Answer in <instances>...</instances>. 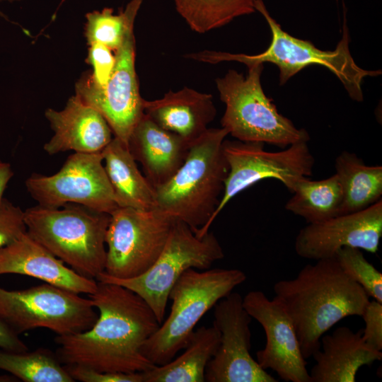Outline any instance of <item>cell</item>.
<instances>
[{
    "label": "cell",
    "instance_id": "obj_1",
    "mask_svg": "<svg viewBox=\"0 0 382 382\" xmlns=\"http://www.w3.org/2000/svg\"><path fill=\"white\" fill-rule=\"evenodd\" d=\"M88 296L98 318L87 330L57 335L59 361L103 372H142L156 366L141 352L161 325L149 305L131 290L112 283L98 282Z\"/></svg>",
    "mask_w": 382,
    "mask_h": 382
},
{
    "label": "cell",
    "instance_id": "obj_2",
    "mask_svg": "<svg viewBox=\"0 0 382 382\" xmlns=\"http://www.w3.org/2000/svg\"><path fill=\"white\" fill-rule=\"evenodd\" d=\"M273 290L293 322L306 359L319 349L328 330L345 318L361 316L369 301L335 257L305 265L294 279L277 282Z\"/></svg>",
    "mask_w": 382,
    "mask_h": 382
},
{
    "label": "cell",
    "instance_id": "obj_3",
    "mask_svg": "<svg viewBox=\"0 0 382 382\" xmlns=\"http://www.w3.org/2000/svg\"><path fill=\"white\" fill-rule=\"evenodd\" d=\"M228 134L223 127L208 128L190 144L175 175L154 188L156 208L185 223L199 236L209 231L224 192L228 166L223 142Z\"/></svg>",
    "mask_w": 382,
    "mask_h": 382
},
{
    "label": "cell",
    "instance_id": "obj_4",
    "mask_svg": "<svg viewBox=\"0 0 382 382\" xmlns=\"http://www.w3.org/2000/svg\"><path fill=\"white\" fill-rule=\"evenodd\" d=\"M255 9L264 16L270 28L272 40L265 51L255 55H248L204 50L188 54L185 57L209 64L236 61L245 64L248 67L270 62L279 68L280 85L284 84L303 68L320 65L332 72L342 82L349 97L359 102L363 100L361 84L364 79L381 74L378 70L363 69L355 63L349 48V35L345 20L342 37L335 50L323 51L315 47L311 42L294 37L284 31L270 16L262 0H255Z\"/></svg>",
    "mask_w": 382,
    "mask_h": 382
},
{
    "label": "cell",
    "instance_id": "obj_5",
    "mask_svg": "<svg viewBox=\"0 0 382 382\" xmlns=\"http://www.w3.org/2000/svg\"><path fill=\"white\" fill-rule=\"evenodd\" d=\"M27 233L79 274L96 279L105 270L110 214L77 204H37L24 211Z\"/></svg>",
    "mask_w": 382,
    "mask_h": 382
},
{
    "label": "cell",
    "instance_id": "obj_6",
    "mask_svg": "<svg viewBox=\"0 0 382 382\" xmlns=\"http://www.w3.org/2000/svg\"><path fill=\"white\" fill-rule=\"evenodd\" d=\"M246 278L238 269L185 271L170 290V314L144 343L143 355L156 366L171 361L186 347L203 316Z\"/></svg>",
    "mask_w": 382,
    "mask_h": 382
},
{
    "label": "cell",
    "instance_id": "obj_7",
    "mask_svg": "<svg viewBox=\"0 0 382 382\" xmlns=\"http://www.w3.org/2000/svg\"><path fill=\"white\" fill-rule=\"evenodd\" d=\"M246 76L230 69L216 80L221 100L226 109L221 127L238 141L262 142L286 147L297 142H308L304 129L279 113L272 100L262 88L263 64L248 66Z\"/></svg>",
    "mask_w": 382,
    "mask_h": 382
},
{
    "label": "cell",
    "instance_id": "obj_8",
    "mask_svg": "<svg viewBox=\"0 0 382 382\" xmlns=\"http://www.w3.org/2000/svg\"><path fill=\"white\" fill-rule=\"evenodd\" d=\"M224 257L223 248L213 232L199 236L185 223L174 220L161 254L145 272L130 279L113 278L102 272L96 281L119 284L134 292L161 324L170 290L182 274L190 268L208 270Z\"/></svg>",
    "mask_w": 382,
    "mask_h": 382
},
{
    "label": "cell",
    "instance_id": "obj_9",
    "mask_svg": "<svg viewBox=\"0 0 382 382\" xmlns=\"http://www.w3.org/2000/svg\"><path fill=\"white\" fill-rule=\"evenodd\" d=\"M95 308L90 298L47 283L17 291L0 287V318L18 335L39 328L57 335L87 330L98 318Z\"/></svg>",
    "mask_w": 382,
    "mask_h": 382
},
{
    "label": "cell",
    "instance_id": "obj_10",
    "mask_svg": "<svg viewBox=\"0 0 382 382\" xmlns=\"http://www.w3.org/2000/svg\"><path fill=\"white\" fill-rule=\"evenodd\" d=\"M173 221L156 208L117 207L110 214L103 272L117 279L145 272L161 254Z\"/></svg>",
    "mask_w": 382,
    "mask_h": 382
},
{
    "label": "cell",
    "instance_id": "obj_11",
    "mask_svg": "<svg viewBox=\"0 0 382 382\" xmlns=\"http://www.w3.org/2000/svg\"><path fill=\"white\" fill-rule=\"evenodd\" d=\"M264 144L224 141L223 151L228 173L213 220L233 197L259 181L275 179L292 193L299 179L312 175L315 159L307 142L294 143L277 152L265 151Z\"/></svg>",
    "mask_w": 382,
    "mask_h": 382
},
{
    "label": "cell",
    "instance_id": "obj_12",
    "mask_svg": "<svg viewBox=\"0 0 382 382\" xmlns=\"http://www.w3.org/2000/svg\"><path fill=\"white\" fill-rule=\"evenodd\" d=\"M25 185L31 197L43 207L77 204L108 214L118 207L102 152H74L57 173L50 175L33 173Z\"/></svg>",
    "mask_w": 382,
    "mask_h": 382
},
{
    "label": "cell",
    "instance_id": "obj_13",
    "mask_svg": "<svg viewBox=\"0 0 382 382\" xmlns=\"http://www.w3.org/2000/svg\"><path fill=\"white\" fill-rule=\"evenodd\" d=\"M133 30L115 51V67L105 85L96 84L90 73L84 74L76 85V95L102 115L114 137L127 146L133 129L144 114V99L139 93L135 70Z\"/></svg>",
    "mask_w": 382,
    "mask_h": 382
},
{
    "label": "cell",
    "instance_id": "obj_14",
    "mask_svg": "<svg viewBox=\"0 0 382 382\" xmlns=\"http://www.w3.org/2000/svg\"><path fill=\"white\" fill-rule=\"evenodd\" d=\"M220 342L205 371L208 382H277L251 356V316L240 294L231 292L214 306Z\"/></svg>",
    "mask_w": 382,
    "mask_h": 382
},
{
    "label": "cell",
    "instance_id": "obj_15",
    "mask_svg": "<svg viewBox=\"0 0 382 382\" xmlns=\"http://www.w3.org/2000/svg\"><path fill=\"white\" fill-rule=\"evenodd\" d=\"M243 305L265 333V345L256 353L259 365L287 382H311L294 325L282 304L254 290L243 298Z\"/></svg>",
    "mask_w": 382,
    "mask_h": 382
},
{
    "label": "cell",
    "instance_id": "obj_16",
    "mask_svg": "<svg viewBox=\"0 0 382 382\" xmlns=\"http://www.w3.org/2000/svg\"><path fill=\"white\" fill-rule=\"evenodd\" d=\"M382 237V200L352 213L308 224L298 233L296 254L310 260L335 257L344 247L357 248L371 253L378 250Z\"/></svg>",
    "mask_w": 382,
    "mask_h": 382
},
{
    "label": "cell",
    "instance_id": "obj_17",
    "mask_svg": "<svg viewBox=\"0 0 382 382\" xmlns=\"http://www.w3.org/2000/svg\"><path fill=\"white\" fill-rule=\"evenodd\" d=\"M45 115L54 132L43 146L49 155L69 151L100 153L114 137L102 115L76 95L69 99L63 110L49 108Z\"/></svg>",
    "mask_w": 382,
    "mask_h": 382
},
{
    "label": "cell",
    "instance_id": "obj_18",
    "mask_svg": "<svg viewBox=\"0 0 382 382\" xmlns=\"http://www.w3.org/2000/svg\"><path fill=\"white\" fill-rule=\"evenodd\" d=\"M18 274L75 292L94 293L96 279L86 278L54 256L27 231L0 249V275Z\"/></svg>",
    "mask_w": 382,
    "mask_h": 382
},
{
    "label": "cell",
    "instance_id": "obj_19",
    "mask_svg": "<svg viewBox=\"0 0 382 382\" xmlns=\"http://www.w3.org/2000/svg\"><path fill=\"white\" fill-rule=\"evenodd\" d=\"M190 144L144 114L131 133L127 147L155 188L168 182L178 170L186 159Z\"/></svg>",
    "mask_w": 382,
    "mask_h": 382
},
{
    "label": "cell",
    "instance_id": "obj_20",
    "mask_svg": "<svg viewBox=\"0 0 382 382\" xmlns=\"http://www.w3.org/2000/svg\"><path fill=\"white\" fill-rule=\"evenodd\" d=\"M312 357L316 364L309 372L311 382H354L360 368L381 361L382 352L366 345L362 330L340 326L322 336Z\"/></svg>",
    "mask_w": 382,
    "mask_h": 382
},
{
    "label": "cell",
    "instance_id": "obj_21",
    "mask_svg": "<svg viewBox=\"0 0 382 382\" xmlns=\"http://www.w3.org/2000/svg\"><path fill=\"white\" fill-rule=\"evenodd\" d=\"M144 112L161 128L192 144L207 129L216 110L211 94L185 87L162 98L144 101Z\"/></svg>",
    "mask_w": 382,
    "mask_h": 382
},
{
    "label": "cell",
    "instance_id": "obj_22",
    "mask_svg": "<svg viewBox=\"0 0 382 382\" xmlns=\"http://www.w3.org/2000/svg\"><path fill=\"white\" fill-rule=\"evenodd\" d=\"M103 165L118 207L156 208L154 187L139 170L128 147L113 137L102 151Z\"/></svg>",
    "mask_w": 382,
    "mask_h": 382
},
{
    "label": "cell",
    "instance_id": "obj_23",
    "mask_svg": "<svg viewBox=\"0 0 382 382\" xmlns=\"http://www.w3.org/2000/svg\"><path fill=\"white\" fill-rule=\"evenodd\" d=\"M220 342V332L213 325L194 330L184 351L163 365L142 371L144 382H204L205 371Z\"/></svg>",
    "mask_w": 382,
    "mask_h": 382
},
{
    "label": "cell",
    "instance_id": "obj_24",
    "mask_svg": "<svg viewBox=\"0 0 382 382\" xmlns=\"http://www.w3.org/2000/svg\"><path fill=\"white\" fill-rule=\"evenodd\" d=\"M335 168L343 192L342 214L364 209L381 199L382 166H367L354 153L343 151Z\"/></svg>",
    "mask_w": 382,
    "mask_h": 382
},
{
    "label": "cell",
    "instance_id": "obj_25",
    "mask_svg": "<svg viewBox=\"0 0 382 382\" xmlns=\"http://www.w3.org/2000/svg\"><path fill=\"white\" fill-rule=\"evenodd\" d=\"M285 209L308 224L319 223L342 214L343 192L337 175L320 180L303 177L295 183Z\"/></svg>",
    "mask_w": 382,
    "mask_h": 382
},
{
    "label": "cell",
    "instance_id": "obj_26",
    "mask_svg": "<svg viewBox=\"0 0 382 382\" xmlns=\"http://www.w3.org/2000/svg\"><path fill=\"white\" fill-rule=\"evenodd\" d=\"M177 11L190 28L204 33L236 18L255 11V0H174Z\"/></svg>",
    "mask_w": 382,
    "mask_h": 382
},
{
    "label": "cell",
    "instance_id": "obj_27",
    "mask_svg": "<svg viewBox=\"0 0 382 382\" xmlns=\"http://www.w3.org/2000/svg\"><path fill=\"white\" fill-rule=\"evenodd\" d=\"M0 369L24 382H74L56 354L39 348L33 352L0 349Z\"/></svg>",
    "mask_w": 382,
    "mask_h": 382
},
{
    "label": "cell",
    "instance_id": "obj_28",
    "mask_svg": "<svg viewBox=\"0 0 382 382\" xmlns=\"http://www.w3.org/2000/svg\"><path fill=\"white\" fill-rule=\"evenodd\" d=\"M142 2L143 0H131L117 14H115L111 8L88 13L86 36L88 45L102 44L116 51L127 35L134 30V21Z\"/></svg>",
    "mask_w": 382,
    "mask_h": 382
},
{
    "label": "cell",
    "instance_id": "obj_29",
    "mask_svg": "<svg viewBox=\"0 0 382 382\" xmlns=\"http://www.w3.org/2000/svg\"><path fill=\"white\" fill-rule=\"evenodd\" d=\"M335 257L342 271L369 296L382 303V274L366 259L361 250L344 247L337 250Z\"/></svg>",
    "mask_w": 382,
    "mask_h": 382
},
{
    "label": "cell",
    "instance_id": "obj_30",
    "mask_svg": "<svg viewBox=\"0 0 382 382\" xmlns=\"http://www.w3.org/2000/svg\"><path fill=\"white\" fill-rule=\"evenodd\" d=\"M25 232L24 211L4 198L0 204V249Z\"/></svg>",
    "mask_w": 382,
    "mask_h": 382
},
{
    "label": "cell",
    "instance_id": "obj_31",
    "mask_svg": "<svg viewBox=\"0 0 382 382\" xmlns=\"http://www.w3.org/2000/svg\"><path fill=\"white\" fill-rule=\"evenodd\" d=\"M64 366L74 381L144 382L142 372H103L77 364L64 365Z\"/></svg>",
    "mask_w": 382,
    "mask_h": 382
},
{
    "label": "cell",
    "instance_id": "obj_32",
    "mask_svg": "<svg viewBox=\"0 0 382 382\" xmlns=\"http://www.w3.org/2000/svg\"><path fill=\"white\" fill-rule=\"evenodd\" d=\"M87 62L93 67L91 77L98 85H105L110 79L115 64V56L110 48L98 43L89 45Z\"/></svg>",
    "mask_w": 382,
    "mask_h": 382
},
{
    "label": "cell",
    "instance_id": "obj_33",
    "mask_svg": "<svg viewBox=\"0 0 382 382\" xmlns=\"http://www.w3.org/2000/svg\"><path fill=\"white\" fill-rule=\"evenodd\" d=\"M361 317L365 323L364 342L372 349L382 351V303L369 300Z\"/></svg>",
    "mask_w": 382,
    "mask_h": 382
},
{
    "label": "cell",
    "instance_id": "obj_34",
    "mask_svg": "<svg viewBox=\"0 0 382 382\" xmlns=\"http://www.w3.org/2000/svg\"><path fill=\"white\" fill-rule=\"evenodd\" d=\"M0 349L11 352L28 351L27 345L0 318Z\"/></svg>",
    "mask_w": 382,
    "mask_h": 382
},
{
    "label": "cell",
    "instance_id": "obj_35",
    "mask_svg": "<svg viewBox=\"0 0 382 382\" xmlns=\"http://www.w3.org/2000/svg\"><path fill=\"white\" fill-rule=\"evenodd\" d=\"M14 173L11 165L0 160V204L3 200L4 191L8 183L13 176Z\"/></svg>",
    "mask_w": 382,
    "mask_h": 382
},
{
    "label": "cell",
    "instance_id": "obj_36",
    "mask_svg": "<svg viewBox=\"0 0 382 382\" xmlns=\"http://www.w3.org/2000/svg\"><path fill=\"white\" fill-rule=\"evenodd\" d=\"M17 378L12 375H1L0 376V382H16L18 381Z\"/></svg>",
    "mask_w": 382,
    "mask_h": 382
},
{
    "label": "cell",
    "instance_id": "obj_37",
    "mask_svg": "<svg viewBox=\"0 0 382 382\" xmlns=\"http://www.w3.org/2000/svg\"><path fill=\"white\" fill-rule=\"evenodd\" d=\"M0 16L7 19V16L0 11Z\"/></svg>",
    "mask_w": 382,
    "mask_h": 382
},
{
    "label": "cell",
    "instance_id": "obj_38",
    "mask_svg": "<svg viewBox=\"0 0 382 382\" xmlns=\"http://www.w3.org/2000/svg\"><path fill=\"white\" fill-rule=\"evenodd\" d=\"M16 1H20V0H0V1H8V2H13Z\"/></svg>",
    "mask_w": 382,
    "mask_h": 382
}]
</instances>
